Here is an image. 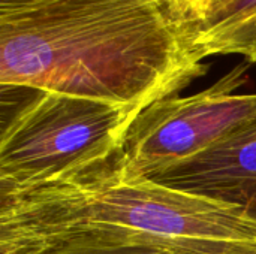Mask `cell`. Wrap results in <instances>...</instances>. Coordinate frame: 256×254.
Listing matches in <instances>:
<instances>
[{"label":"cell","instance_id":"obj_6","mask_svg":"<svg viewBox=\"0 0 256 254\" xmlns=\"http://www.w3.org/2000/svg\"><path fill=\"white\" fill-rule=\"evenodd\" d=\"M196 49L212 55H242L256 63V0H213L190 22Z\"/></svg>","mask_w":256,"mask_h":254},{"label":"cell","instance_id":"obj_5","mask_svg":"<svg viewBox=\"0 0 256 254\" xmlns=\"http://www.w3.org/2000/svg\"><path fill=\"white\" fill-rule=\"evenodd\" d=\"M148 178L234 207L256 222V118L210 148Z\"/></svg>","mask_w":256,"mask_h":254},{"label":"cell","instance_id":"obj_7","mask_svg":"<svg viewBox=\"0 0 256 254\" xmlns=\"http://www.w3.org/2000/svg\"><path fill=\"white\" fill-rule=\"evenodd\" d=\"M166 1L174 9V12L182 19H184L190 27V22H194L213 0H166Z\"/></svg>","mask_w":256,"mask_h":254},{"label":"cell","instance_id":"obj_8","mask_svg":"<svg viewBox=\"0 0 256 254\" xmlns=\"http://www.w3.org/2000/svg\"><path fill=\"white\" fill-rule=\"evenodd\" d=\"M105 254H152V253H105Z\"/></svg>","mask_w":256,"mask_h":254},{"label":"cell","instance_id":"obj_1","mask_svg":"<svg viewBox=\"0 0 256 254\" xmlns=\"http://www.w3.org/2000/svg\"><path fill=\"white\" fill-rule=\"evenodd\" d=\"M166 0H0V88L140 112L208 70Z\"/></svg>","mask_w":256,"mask_h":254},{"label":"cell","instance_id":"obj_3","mask_svg":"<svg viewBox=\"0 0 256 254\" xmlns=\"http://www.w3.org/2000/svg\"><path fill=\"white\" fill-rule=\"evenodd\" d=\"M0 192L38 184L122 150L140 111L76 96L0 88Z\"/></svg>","mask_w":256,"mask_h":254},{"label":"cell","instance_id":"obj_2","mask_svg":"<svg viewBox=\"0 0 256 254\" xmlns=\"http://www.w3.org/2000/svg\"><path fill=\"white\" fill-rule=\"evenodd\" d=\"M2 254H256L240 210L126 171L122 150L0 192Z\"/></svg>","mask_w":256,"mask_h":254},{"label":"cell","instance_id":"obj_4","mask_svg":"<svg viewBox=\"0 0 256 254\" xmlns=\"http://www.w3.org/2000/svg\"><path fill=\"white\" fill-rule=\"evenodd\" d=\"M248 69L244 61L196 94L166 97L146 108L122 147L126 171L148 178L255 120L256 93H237L248 81Z\"/></svg>","mask_w":256,"mask_h":254}]
</instances>
